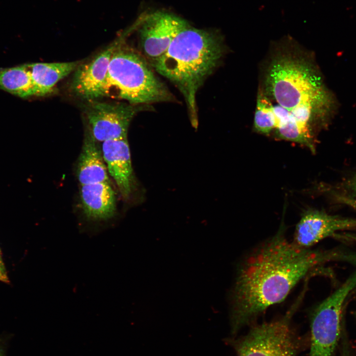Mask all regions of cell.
<instances>
[{"mask_svg": "<svg viewBox=\"0 0 356 356\" xmlns=\"http://www.w3.org/2000/svg\"><path fill=\"white\" fill-rule=\"evenodd\" d=\"M338 236L339 237H341L343 238L349 239V240H353L356 242V233H348L344 234L342 235L340 234H335L334 236Z\"/></svg>", "mask_w": 356, "mask_h": 356, "instance_id": "44dd1931", "label": "cell"}, {"mask_svg": "<svg viewBox=\"0 0 356 356\" xmlns=\"http://www.w3.org/2000/svg\"><path fill=\"white\" fill-rule=\"evenodd\" d=\"M0 280L4 282H7L8 281V278L5 271L4 265L1 260V258L0 254Z\"/></svg>", "mask_w": 356, "mask_h": 356, "instance_id": "ffe728a7", "label": "cell"}, {"mask_svg": "<svg viewBox=\"0 0 356 356\" xmlns=\"http://www.w3.org/2000/svg\"><path fill=\"white\" fill-rule=\"evenodd\" d=\"M283 221L239 265L232 294L231 329L236 334L268 308L282 302L294 287L320 273L321 266L346 258L332 251L303 248L289 241Z\"/></svg>", "mask_w": 356, "mask_h": 356, "instance_id": "6da1fadb", "label": "cell"}, {"mask_svg": "<svg viewBox=\"0 0 356 356\" xmlns=\"http://www.w3.org/2000/svg\"><path fill=\"white\" fill-rule=\"evenodd\" d=\"M0 356H4L3 351L0 347Z\"/></svg>", "mask_w": 356, "mask_h": 356, "instance_id": "603a6c76", "label": "cell"}, {"mask_svg": "<svg viewBox=\"0 0 356 356\" xmlns=\"http://www.w3.org/2000/svg\"><path fill=\"white\" fill-rule=\"evenodd\" d=\"M224 51L222 41L217 35L187 25L151 65L182 93L194 126L198 121L197 92L220 63Z\"/></svg>", "mask_w": 356, "mask_h": 356, "instance_id": "7a4b0ae2", "label": "cell"}, {"mask_svg": "<svg viewBox=\"0 0 356 356\" xmlns=\"http://www.w3.org/2000/svg\"><path fill=\"white\" fill-rule=\"evenodd\" d=\"M102 152L107 171L122 196L128 199L132 191L134 178L127 138L102 142Z\"/></svg>", "mask_w": 356, "mask_h": 356, "instance_id": "8fae6325", "label": "cell"}, {"mask_svg": "<svg viewBox=\"0 0 356 356\" xmlns=\"http://www.w3.org/2000/svg\"><path fill=\"white\" fill-rule=\"evenodd\" d=\"M275 118L274 134L276 138L304 145L312 153L315 152V132L298 122L286 109L272 104Z\"/></svg>", "mask_w": 356, "mask_h": 356, "instance_id": "5bb4252c", "label": "cell"}, {"mask_svg": "<svg viewBox=\"0 0 356 356\" xmlns=\"http://www.w3.org/2000/svg\"><path fill=\"white\" fill-rule=\"evenodd\" d=\"M0 89L21 98L34 96L33 81L27 64L0 69Z\"/></svg>", "mask_w": 356, "mask_h": 356, "instance_id": "2e32d148", "label": "cell"}, {"mask_svg": "<svg viewBox=\"0 0 356 356\" xmlns=\"http://www.w3.org/2000/svg\"><path fill=\"white\" fill-rule=\"evenodd\" d=\"M342 356H351L348 347H345L342 348Z\"/></svg>", "mask_w": 356, "mask_h": 356, "instance_id": "7402d4cb", "label": "cell"}, {"mask_svg": "<svg viewBox=\"0 0 356 356\" xmlns=\"http://www.w3.org/2000/svg\"><path fill=\"white\" fill-rule=\"evenodd\" d=\"M80 198L84 214L88 221L107 222L114 217L116 197L109 183L81 185Z\"/></svg>", "mask_w": 356, "mask_h": 356, "instance_id": "7c38bea8", "label": "cell"}, {"mask_svg": "<svg viewBox=\"0 0 356 356\" xmlns=\"http://www.w3.org/2000/svg\"><path fill=\"white\" fill-rule=\"evenodd\" d=\"M187 25L184 20L165 12H156L147 17L139 30V37L143 56L151 66Z\"/></svg>", "mask_w": 356, "mask_h": 356, "instance_id": "9c48e42d", "label": "cell"}, {"mask_svg": "<svg viewBox=\"0 0 356 356\" xmlns=\"http://www.w3.org/2000/svg\"><path fill=\"white\" fill-rule=\"evenodd\" d=\"M356 287V270L331 295L316 306L310 316L309 356H334L340 339L345 300Z\"/></svg>", "mask_w": 356, "mask_h": 356, "instance_id": "8992f818", "label": "cell"}, {"mask_svg": "<svg viewBox=\"0 0 356 356\" xmlns=\"http://www.w3.org/2000/svg\"><path fill=\"white\" fill-rule=\"evenodd\" d=\"M306 292L302 290L283 315L268 322L253 324L245 335L230 339L237 356H298L302 341L292 325V319Z\"/></svg>", "mask_w": 356, "mask_h": 356, "instance_id": "5b68a950", "label": "cell"}, {"mask_svg": "<svg viewBox=\"0 0 356 356\" xmlns=\"http://www.w3.org/2000/svg\"><path fill=\"white\" fill-rule=\"evenodd\" d=\"M339 189L340 192L338 193L356 201V172L343 181Z\"/></svg>", "mask_w": 356, "mask_h": 356, "instance_id": "ac0fdd59", "label": "cell"}, {"mask_svg": "<svg viewBox=\"0 0 356 356\" xmlns=\"http://www.w3.org/2000/svg\"><path fill=\"white\" fill-rule=\"evenodd\" d=\"M86 110L89 132L97 141L127 138L128 129L139 108L125 103L89 101Z\"/></svg>", "mask_w": 356, "mask_h": 356, "instance_id": "52a82bcc", "label": "cell"}, {"mask_svg": "<svg viewBox=\"0 0 356 356\" xmlns=\"http://www.w3.org/2000/svg\"><path fill=\"white\" fill-rule=\"evenodd\" d=\"M119 42H115L91 60L78 66L71 85L77 95L89 101L103 96L110 60Z\"/></svg>", "mask_w": 356, "mask_h": 356, "instance_id": "30bf717a", "label": "cell"}, {"mask_svg": "<svg viewBox=\"0 0 356 356\" xmlns=\"http://www.w3.org/2000/svg\"><path fill=\"white\" fill-rule=\"evenodd\" d=\"M334 198L340 203L352 208L356 211V201L346 197L337 193H334Z\"/></svg>", "mask_w": 356, "mask_h": 356, "instance_id": "d6986e66", "label": "cell"}, {"mask_svg": "<svg viewBox=\"0 0 356 356\" xmlns=\"http://www.w3.org/2000/svg\"><path fill=\"white\" fill-rule=\"evenodd\" d=\"M115 88L118 96L134 105L171 101L173 94L143 56L120 42L111 56L103 96Z\"/></svg>", "mask_w": 356, "mask_h": 356, "instance_id": "277c9868", "label": "cell"}, {"mask_svg": "<svg viewBox=\"0 0 356 356\" xmlns=\"http://www.w3.org/2000/svg\"><path fill=\"white\" fill-rule=\"evenodd\" d=\"M356 228V219L333 215L324 210H305L296 224L292 240L296 246L311 248L322 239L340 231Z\"/></svg>", "mask_w": 356, "mask_h": 356, "instance_id": "ba28073f", "label": "cell"}, {"mask_svg": "<svg viewBox=\"0 0 356 356\" xmlns=\"http://www.w3.org/2000/svg\"><path fill=\"white\" fill-rule=\"evenodd\" d=\"M275 118L271 101L260 90L258 93L254 129L257 133L269 135L274 130Z\"/></svg>", "mask_w": 356, "mask_h": 356, "instance_id": "e0dca14e", "label": "cell"}, {"mask_svg": "<svg viewBox=\"0 0 356 356\" xmlns=\"http://www.w3.org/2000/svg\"><path fill=\"white\" fill-rule=\"evenodd\" d=\"M268 59L260 90L267 98L288 111L329 110L328 93L307 52L287 43L276 47Z\"/></svg>", "mask_w": 356, "mask_h": 356, "instance_id": "3957f363", "label": "cell"}, {"mask_svg": "<svg viewBox=\"0 0 356 356\" xmlns=\"http://www.w3.org/2000/svg\"><path fill=\"white\" fill-rule=\"evenodd\" d=\"M96 141L88 131L77 165V177L81 185L98 182L109 183L107 169Z\"/></svg>", "mask_w": 356, "mask_h": 356, "instance_id": "4fadbf2b", "label": "cell"}, {"mask_svg": "<svg viewBox=\"0 0 356 356\" xmlns=\"http://www.w3.org/2000/svg\"><path fill=\"white\" fill-rule=\"evenodd\" d=\"M79 61L26 64L33 81L34 96L45 95L61 80L76 69Z\"/></svg>", "mask_w": 356, "mask_h": 356, "instance_id": "9a60e30c", "label": "cell"}]
</instances>
